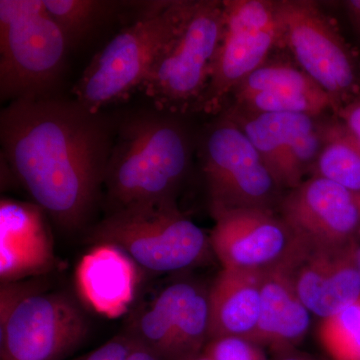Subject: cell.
<instances>
[{
    "instance_id": "6da1fadb",
    "label": "cell",
    "mask_w": 360,
    "mask_h": 360,
    "mask_svg": "<svg viewBox=\"0 0 360 360\" xmlns=\"http://www.w3.org/2000/svg\"><path fill=\"white\" fill-rule=\"evenodd\" d=\"M117 124L75 99H18L0 113L2 156L54 224L77 231L103 193Z\"/></svg>"
},
{
    "instance_id": "7a4b0ae2",
    "label": "cell",
    "mask_w": 360,
    "mask_h": 360,
    "mask_svg": "<svg viewBox=\"0 0 360 360\" xmlns=\"http://www.w3.org/2000/svg\"><path fill=\"white\" fill-rule=\"evenodd\" d=\"M184 116L153 105L118 122L104 179L108 213L176 201L195 148Z\"/></svg>"
},
{
    "instance_id": "3957f363",
    "label": "cell",
    "mask_w": 360,
    "mask_h": 360,
    "mask_svg": "<svg viewBox=\"0 0 360 360\" xmlns=\"http://www.w3.org/2000/svg\"><path fill=\"white\" fill-rule=\"evenodd\" d=\"M187 4L188 0L148 2L143 13L90 61L73 87L75 101L98 112L141 91L158 53L179 25Z\"/></svg>"
},
{
    "instance_id": "277c9868",
    "label": "cell",
    "mask_w": 360,
    "mask_h": 360,
    "mask_svg": "<svg viewBox=\"0 0 360 360\" xmlns=\"http://www.w3.org/2000/svg\"><path fill=\"white\" fill-rule=\"evenodd\" d=\"M225 22L224 0H188L141 91L160 110L195 112L212 78Z\"/></svg>"
},
{
    "instance_id": "5b68a950",
    "label": "cell",
    "mask_w": 360,
    "mask_h": 360,
    "mask_svg": "<svg viewBox=\"0 0 360 360\" xmlns=\"http://www.w3.org/2000/svg\"><path fill=\"white\" fill-rule=\"evenodd\" d=\"M89 329L84 310L68 293L25 281L1 283L0 360H68Z\"/></svg>"
},
{
    "instance_id": "8992f818",
    "label": "cell",
    "mask_w": 360,
    "mask_h": 360,
    "mask_svg": "<svg viewBox=\"0 0 360 360\" xmlns=\"http://www.w3.org/2000/svg\"><path fill=\"white\" fill-rule=\"evenodd\" d=\"M70 45L44 0H0V97L52 96Z\"/></svg>"
},
{
    "instance_id": "52a82bcc",
    "label": "cell",
    "mask_w": 360,
    "mask_h": 360,
    "mask_svg": "<svg viewBox=\"0 0 360 360\" xmlns=\"http://www.w3.org/2000/svg\"><path fill=\"white\" fill-rule=\"evenodd\" d=\"M94 245L113 246L155 274L188 269L205 259L210 238L175 202L136 206L112 213L92 229Z\"/></svg>"
},
{
    "instance_id": "ba28073f",
    "label": "cell",
    "mask_w": 360,
    "mask_h": 360,
    "mask_svg": "<svg viewBox=\"0 0 360 360\" xmlns=\"http://www.w3.org/2000/svg\"><path fill=\"white\" fill-rule=\"evenodd\" d=\"M281 46L330 97L335 116L360 96V56L312 0H276Z\"/></svg>"
},
{
    "instance_id": "9c48e42d",
    "label": "cell",
    "mask_w": 360,
    "mask_h": 360,
    "mask_svg": "<svg viewBox=\"0 0 360 360\" xmlns=\"http://www.w3.org/2000/svg\"><path fill=\"white\" fill-rule=\"evenodd\" d=\"M225 22L212 78L195 112L219 115L232 92L281 46L276 0H224Z\"/></svg>"
},
{
    "instance_id": "30bf717a",
    "label": "cell",
    "mask_w": 360,
    "mask_h": 360,
    "mask_svg": "<svg viewBox=\"0 0 360 360\" xmlns=\"http://www.w3.org/2000/svg\"><path fill=\"white\" fill-rule=\"evenodd\" d=\"M200 158L212 207L271 210L279 187L250 139L224 113L206 130Z\"/></svg>"
},
{
    "instance_id": "8fae6325",
    "label": "cell",
    "mask_w": 360,
    "mask_h": 360,
    "mask_svg": "<svg viewBox=\"0 0 360 360\" xmlns=\"http://www.w3.org/2000/svg\"><path fill=\"white\" fill-rule=\"evenodd\" d=\"M355 243L321 245L295 238L290 252L278 265L309 312L328 319L360 298Z\"/></svg>"
},
{
    "instance_id": "7c38bea8",
    "label": "cell",
    "mask_w": 360,
    "mask_h": 360,
    "mask_svg": "<svg viewBox=\"0 0 360 360\" xmlns=\"http://www.w3.org/2000/svg\"><path fill=\"white\" fill-rule=\"evenodd\" d=\"M243 130L279 188L293 189L312 172L321 148V123L298 113L222 111Z\"/></svg>"
},
{
    "instance_id": "4fadbf2b",
    "label": "cell",
    "mask_w": 360,
    "mask_h": 360,
    "mask_svg": "<svg viewBox=\"0 0 360 360\" xmlns=\"http://www.w3.org/2000/svg\"><path fill=\"white\" fill-rule=\"evenodd\" d=\"M210 248L224 269L264 271L290 252L295 236L269 208L212 207Z\"/></svg>"
},
{
    "instance_id": "5bb4252c",
    "label": "cell",
    "mask_w": 360,
    "mask_h": 360,
    "mask_svg": "<svg viewBox=\"0 0 360 360\" xmlns=\"http://www.w3.org/2000/svg\"><path fill=\"white\" fill-rule=\"evenodd\" d=\"M281 217L302 240L321 245H350L360 233V194L312 175L283 198Z\"/></svg>"
},
{
    "instance_id": "9a60e30c",
    "label": "cell",
    "mask_w": 360,
    "mask_h": 360,
    "mask_svg": "<svg viewBox=\"0 0 360 360\" xmlns=\"http://www.w3.org/2000/svg\"><path fill=\"white\" fill-rule=\"evenodd\" d=\"M226 108L248 115L298 113L319 117L333 111V103L295 63L269 58L236 87Z\"/></svg>"
},
{
    "instance_id": "2e32d148",
    "label": "cell",
    "mask_w": 360,
    "mask_h": 360,
    "mask_svg": "<svg viewBox=\"0 0 360 360\" xmlns=\"http://www.w3.org/2000/svg\"><path fill=\"white\" fill-rule=\"evenodd\" d=\"M37 205L2 200L0 205L1 283L44 274L54 264L52 239Z\"/></svg>"
},
{
    "instance_id": "e0dca14e",
    "label": "cell",
    "mask_w": 360,
    "mask_h": 360,
    "mask_svg": "<svg viewBox=\"0 0 360 360\" xmlns=\"http://www.w3.org/2000/svg\"><path fill=\"white\" fill-rule=\"evenodd\" d=\"M260 295L259 319L248 340L276 352L295 347L309 330V310L279 265L260 271Z\"/></svg>"
},
{
    "instance_id": "ac0fdd59",
    "label": "cell",
    "mask_w": 360,
    "mask_h": 360,
    "mask_svg": "<svg viewBox=\"0 0 360 360\" xmlns=\"http://www.w3.org/2000/svg\"><path fill=\"white\" fill-rule=\"evenodd\" d=\"M208 295V341L225 336L250 340L260 314V271L222 269Z\"/></svg>"
},
{
    "instance_id": "d6986e66",
    "label": "cell",
    "mask_w": 360,
    "mask_h": 360,
    "mask_svg": "<svg viewBox=\"0 0 360 360\" xmlns=\"http://www.w3.org/2000/svg\"><path fill=\"white\" fill-rule=\"evenodd\" d=\"M96 245L80 264V288L97 310L117 314L134 291L132 260L113 246Z\"/></svg>"
},
{
    "instance_id": "ffe728a7",
    "label": "cell",
    "mask_w": 360,
    "mask_h": 360,
    "mask_svg": "<svg viewBox=\"0 0 360 360\" xmlns=\"http://www.w3.org/2000/svg\"><path fill=\"white\" fill-rule=\"evenodd\" d=\"M174 333L172 360H193L208 342V295L189 283L170 284L160 291Z\"/></svg>"
},
{
    "instance_id": "44dd1931",
    "label": "cell",
    "mask_w": 360,
    "mask_h": 360,
    "mask_svg": "<svg viewBox=\"0 0 360 360\" xmlns=\"http://www.w3.org/2000/svg\"><path fill=\"white\" fill-rule=\"evenodd\" d=\"M312 172L360 194V144L340 118L321 123V148Z\"/></svg>"
},
{
    "instance_id": "7402d4cb",
    "label": "cell",
    "mask_w": 360,
    "mask_h": 360,
    "mask_svg": "<svg viewBox=\"0 0 360 360\" xmlns=\"http://www.w3.org/2000/svg\"><path fill=\"white\" fill-rule=\"evenodd\" d=\"M44 4L70 49L84 41L122 6L120 2L106 0H44Z\"/></svg>"
},
{
    "instance_id": "603a6c76",
    "label": "cell",
    "mask_w": 360,
    "mask_h": 360,
    "mask_svg": "<svg viewBox=\"0 0 360 360\" xmlns=\"http://www.w3.org/2000/svg\"><path fill=\"white\" fill-rule=\"evenodd\" d=\"M319 338L335 360H360V298L338 314L323 319Z\"/></svg>"
},
{
    "instance_id": "cb8c5ba5",
    "label": "cell",
    "mask_w": 360,
    "mask_h": 360,
    "mask_svg": "<svg viewBox=\"0 0 360 360\" xmlns=\"http://www.w3.org/2000/svg\"><path fill=\"white\" fill-rule=\"evenodd\" d=\"M203 354L212 360H266L259 345L239 336L214 338L206 343Z\"/></svg>"
},
{
    "instance_id": "d4e9b609",
    "label": "cell",
    "mask_w": 360,
    "mask_h": 360,
    "mask_svg": "<svg viewBox=\"0 0 360 360\" xmlns=\"http://www.w3.org/2000/svg\"><path fill=\"white\" fill-rule=\"evenodd\" d=\"M136 342L127 333L115 336L89 354L68 360H125Z\"/></svg>"
},
{
    "instance_id": "484cf974",
    "label": "cell",
    "mask_w": 360,
    "mask_h": 360,
    "mask_svg": "<svg viewBox=\"0 0 360 360\" xmlns=\"http://www.w3.org/2000/svg\"><path fill=\"white\" fill-rule=\"evenodd\" d=\"M336 116L360 144V96L345 105Z\"/></svg>"
},
{
    "instance_id": "4316f807",
    "label": "cell",
    "mask_w": 360,
    "mask_h": 360,
    "mask_svg": "<svg viewBox=\"0 0 360 360\" xmlns=\"http://www.w3.org/2000/svg\"><path fill=\"white\" fill-rule=\"evenodd\" d=\"M350 23L360 39V0H347L343 2Z\"/></svg>"
},
{
    "instance_id": "83f0119b",
    "label": "cell",
    "mask_w": 360,
    "mask_h": 360,
    "mask_svg": "<svg viewBox=\"0 0 360 360\" xmlns=\"http://www.w3.org/2000/svg\"><path fill=\"white\" fill-rule=\"evenodd\" d=\"M125 360H160L153 352L139 345H135Z\"/></svg>"
},
{
    "instance_id": "f1b7e54d",
    "label": "cell",
    "mask_w": 360,
    "mask_h": 360,
    "mask_svg": "<svg viewBox=\"0 0 360 360\" xmlns=\"http://www.w3.org/2000/svg\"><path fill=\"white\" fill-rule=\"evenodd\" d=\"M360 239V233L359 236V238ZM354 258H355V264H356L357 270H359V274L360 276V243L356 240L354 245Z\"/></svg>"
},
{
    "instance_id": "f546056e",
    "label": "cell",
    "mask_w": 360,
    "mask_h": 360,
    "mask_svg": "<svg viewBox=\"0 0 360 360\" xmlns=\"http://www.w3.org/2000/svg\"><path fill=\"white\" fill-rule=\"evenodd\" d=\"M193 360H212V359H210V356H207V355L203 354V352H202V354H201L200 355V356L196 357V359H193Z\"/></svg>"
},
{
    "instance_id": "4dcf8cb0",
    "label": "cell",
    "mask_w": 360,
    "mask_h": 360,
    "mask_svg": "<svg viewBox=\"0 0 360 360\" xmlns=\"http://www.w3.org/2000/svg\"><path fill=\"white\" fill-rule=\"evenodd\" d=\"M281 360H304L302 359H295V357H288V359H283Z\"/></svg>"
}]
</instances>
